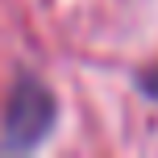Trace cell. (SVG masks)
Here are the masks:
<instances>
[{
  "label": "cell",
  "mask_w": 158,
  "mask_h": 158,
  "mask_svg": "<svg viewBox=\"0 0 158 158\" xmlns=\"http://www.w3.org/2000/svg\"><path fill=\"white\" fill-rule=\"evenodd\" d=\"M54 96L46 92L42 83L33 79H21L17 92L8 96V108H4V137L0 146L4 150H33L50 137L54 129Z\"/></svg>",
  "instance_id": "6da1fadb"
},
{
  "label": "cell",
  "mask_w": 158,
  "mask_h": 158,
  "mask_svg": "<svg viewBox=\"0 0 158 158\" xmlns=\"http://www.w3.org/2000/svg\"><path fill=\"white\" fill-rule=\"evenodd\" d=\"M142 92L150 96V100H158V67H150V71H142Z\"/></svg>",
  "instance_id": "7a4b0ae2"
}]
</instances>
